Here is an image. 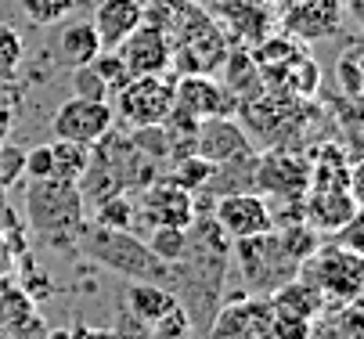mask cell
Listing matches in <instances>:
<instances>
[{
    "instance_id": "8992f818",
    "label": "cell",
    "mask_w": 364,
    "mask_h": 339,
    "mask_svg": "<svg viewBox=\"0 0 364 339\" xmlns=\"http://www.w3.org/2000/svg\"><path fill=\"white\" fill-rule=\"evenodd\" d=\"M252 188L271 195L274 203H299L310 188V159L292 149H267L256 156Z\"/></svg>"
},
{
    "instance_id": "d4e9b609",
    "label": "cell",
    "mask_w": 364,
    "mask_h": 339,
    "mask_svg": "<svg viewBox=\"0 0 364 339\" xmlns=\"http://www.w3.org/2000/svg\"><path fill=\"white\" fill-rule=\"evenodd\" d=\"M144 246L163 264H177L184 257V249H188V231L184 227H148Z\"/></svg>"
},
{
    "instance_id": "44dd1931",
    "label": "cell",
    "mask_w": 364,
    "mask_h": 339,
    "mask_svg": "<svg viewBox=\"0 0 364 339\" xmlns=\"http://www.w3.org/2000/svg\"><path fill=\"white\" fill-rule=\"evenodd\" d=\"M47 177L55 181H80L83 170L90 166V149H83V144H73V141H50L47 144Z\"/></svg>"
},
{
    "instance_id": "8fae6325",
    "label": "cell",
    "mask_w": 364,
    "mask_h": 339,
    "mask_svg": "<svg viewBox=\"0 0 364 339\" xmlns=\"http://www.w3.org/2000/svg\"><path fill=\"white\" fill-rule=\"evenodd\" d=\"M173 109L202 123L213 116H238L242 105L217 76H177L173 80Z\"/></svg>"
},
{
    "instance_id": "83f0119b",
    "label": "cell",
    "mask_w": 364,
    "mask_h": 339,
    "mask_svg": "<svg viewBox=\"0 0 364 339\" xmlns=\"http://www.w3.org/2000/svg\"><path fill=\"white\" fill-rule=\"evenodd\" d=\"M73 98H87V102H109L112 94L105 87V80H101L90 65L83 69H73Z\"/></svg>"
},
{
    "instance_id": "3957f363",
    "label": "cell",
    "mask_w": 364,
    "mask_h": 339,
    "mask_svg": "<svg viewBox=\"0 0 364 339\" xmlns=\"http://www.w3.org/2000/svg\"><path fill=\"white\" fill-rule=\"evenodd\" d=\"M314 293L325 300V307H346L360 300L364 293V257L360 249H350L343 242L336 246H318L303 264L299 274Z\"/></svg>"
},
{
    "instance_id": "4dcf8cb0",
    "label": "cell",
    "mask_w": 364,
    "mask_h": 339,
    "mask_svg": "<svg viewBox=\"0 0 364 339\" xmlns=\"http://www.w3.org/2000/svg\"><path fill=\"white\" fill-rule=\"evenodd\" d=\"M15 271H18V253L11 246V238L0 231V281H8Z\"/></svg>"
},
{
    "instance_id": "2e32d148",
    "label": "cell",
    "mask_w": 364,
    "mask_h": 339,
    "mask_svg": "<svg viewBox=\"0 0 364 339\" xmlns=\"http://www.w3.org/2000/svg\"><path fill=\"white\" fill-rule=\"evenodd\" d=\"M144 22V0H94L90 26L101 40V51L119 47Z\"/></svg>"
},
{
    "instance_id": "1f68e13d",
    "label": "cell",
    "mask_w": 364,
    "mask_h": 339,
    "mask_svg": "<svg viewBox=\"0 0 364 339\" xmlns=\"http://www.w3.org/2000/svg\"><path fill=\"white\" fill-rule=\"evenodd\" d=\"M69 332H73V339H116L112 328H90V325H83V321L69 325Z\"/></svg>"
},
{
    "instance_id": "484cf974",
    "label": "cell",
    "mask_w": 364,
    "mask_h": 339,
    "mask_svg": "<svg viewBox=\"0 0 364 339\" xmlns=\"http://www.w3.org/2000/svg\"><path fill=\"white\" fill-rule=\"evenodd\" d=\"M18 8L33 26H58L73 15L76 0H18Z\"/></svg>"
},
{
    "instance_id": "7c38bea8",
    "label": "cell",
    "mask_w": 364,
    "mask_h": 339,
    "mask_svg": "<svg viewBox=\"0 0 364 339\" xmlns=\"http://www.w3.org/2000/svg\"><path fill=\"white\" fill-rule=\"evenodd\" d=\"M360 220V195L353 188H306L303 195V224L318 235H339Z\"/></svg>"
},
{
    "instance_id": "4fadbf2b",
    "label": "cell",
    "mask_w": 364,
    "mask_h": 339,
    "mask_svg": "<svg viewBox=\"0 0 364 339\" xmlns=\"http://www.w3.org/2000/svg\"><path fill=\"white\" fill-rule=\"evenodd\" d=\"M343 0H285L282 8V29L296 36L299 43L306 40H328L343 26Z\"/></svg>"
},
{
    "instance_id": "f546056e",
    "label": "cell",
    "mask_w": 364,
    "mask_h": 339,
    "mask_svg": "<svg viewBox=\"0 0 364 339\" xmlns=\"http://www.w3.org/2000/svg\"><path fill=\"white\" fill-rule=\"evenodd\" d=\"M18 112H22V94H18L11 83H0V144L8 141V134H11Z\"/></svg>"
},
{
    "instance_id": "277c9868",
    "label": "cell",
    "mask_w": 364,
    "mask_h": 339,
    "mask_svg": "<svg viewBox=\"0 0 364 339\" xmlns=\"http://www.w3.org/2000/svg\"><path fill=\"white\" fill-rule=\"evenodd\" d=\"M231 257L249 285L252 296H271L274 289H282L285 281H292L299 274V260L289 253L282 231H267V235H252V238H235L231 242Z\"/></svg>"
},
{
    "instance_id": "30bf717a",
    "label": "cell",
    "mask_w": 364,
    "mask_h": 339,
    "mask_svg": "<svg viewBox=\"0 0 364 339\" xmlns=\"http://www.w3.org/2000/svg\"><path fill=\"white\" fill-rule=\"evenodd\" d=\"M112 127H116L112 105L87 102V98H69L50 119V130H55L58 141H73V144H83V149H94Z\"/></svg>"
},
{
    "instance_id": "6da1fadb",
    "label": "cell",
    "mask_w": 364,
    "mask_h": 339,
    "mask_svg": "<svg viewBox=\"0 0 364 339\" xmlns=\"http://www.w3.org/2000/svg\"><path fill=\"white\" fill-rule=\"evenodd\" d=\"M26 224L36 242L73 257L87 224V203L80 195V184L55 177L26 181Z\"/></svg>"
},
{
    "instance_id": "603a6c76",
    "label": "cell",
    "mask_w": 364,
    "mask_h": 339,
    "mask_svg": "<svg viewBox=\"0 0 364 339\" xmlns=\"http://www.w3.org/2000/svg\"><path fill=\"white\" fill-rule=\"evenodd\" d=\"M22 62H26V43H22L18 29L0 22V83H15L26 69Z\"/></svg>"
},
{
    "instance_id": "836d02e7",
    "label": "cell",
    "mask_w": 364,
    "mask_h": 339,
    "mask_svg": "<svg viewBox=\"0 0 364 339\" xmlns=\"http://www.w3.org/2000/svg\"><path fill=\"white\" fill-rule=\"evenodd\" d=\"M8 335H11V328L4 325V318H0V339H8Z\"/></svg>"
},
{
    "instance_id": "e0dca14e",
    "label": "cell",
    "mask_w": 364,
    "mask_h": 339,
    "mask_svg": "<svg viewBox=\"0 0 364 339\" xmlns=\"http://www.w3.org/2000/svg\"><path fill=\"white\" fill-rule=\"evenodd\" d=\"M101 55V40L94 33L90 22L83 18H73V22H62V29L55 33V62L62 69H83L90 65L94 58Z\"/></svg>"
},
{
    "instance_id": "ffe728a7",
    "label": "cell",
    "mask_w": 364,
    "mask_h": 339,
    "mask_svg": "<svg viewBox=\"0 0 364 339\" xmlns=\"http://www.w3.org/2000/svg\"><path fill=\"white\" fill-rule=\"evenodd\" d=\"M360 300L346 307H325L310 325V339H360Z\"/></svg>"
},
{
    "instance_id": "5bb4252c",
    "label": "cell",
    "mask_w": 364,
    "mask_h": 339,
    "mask_svg": "<svg viewBox=\"0 0 364 339\" xmlns=\"http://www.w3.org/2000/svg\"><path fill=\"white\" fill-rule=\"evenodd\" d=\"M256 152V144L249 141V134L242 130V123L235 116H213V119H202L198 134H195V156L210 159L213 166L220 163H235Z\"/></svg>"
},
{
    "instance_id": "ac0fdd59",
    "label": "cell",
    "mask_w": 364,
    "mask_h": 339,
    "mask_svg": "<svg viewBox=\"0 0 364 339\" xmlns=\"http://www.w3.org/2000/svg\"><path fill=\"white\" fill-rule=\"evenodd\" d=\"M220 72H224L220 83L235 94L238 105H249V102H256V98H264V94H267L264 90V76H259V65H256L249 47H231L224 65H220Z\"/></svg>"
},
{
    "instance_id": "ba28073f",
    "label": "cell",
    "mask_w": 364,
    "mask_h": 339,
    "mask_svg": "<svg viewBox=\"0 0 364 339\" xmlns=\"http://www.w3.org/2000/svg\"><path fill=\"white\" fill-rule=\"evenodd\" d=\"M195 220V195L173 184L170 177H155L141 188L137 199V224L144 227H191Z\"/></svg>"
},
{
    "instance_id": "9c48e42d",
    "label": "cell",
    "mask_w": 364,
    "mask_h": 339,
    "mask_svg": "<svg viewBox=\"0 0 364 339\" xmlns=\"http://www.w3.org/2000/svg\"><path fill=\"white\" fill-rule=\"evenodd\" d=\"M210 217L220 224V231L235 238H252V235H267L274 231L271 203L259 191H231V195H217Z\"/></svg>"
},
{
    "instance_id": "7402d4cb",
    "label": "cell",
    "mask_w": 364,
    "mask_h": 339,
    "mask_svg": "<svg viewBox=\"0 0 364 339\" xmlns=\"http://www.w3.org/2000/svg\"><path fill=\"white\" fill-rule=\"evenodd\" d=\"M94 224L101 227H116V231H137V203L127 199V191H119V195L97 203L94 213H87Z\"/></svg>"
},
{
    "instance_id": "9a60e30c",
    "label": "cell",
    "mask_w": 364,
    "mask_h": 339,
    "mask_svg": "<svg viewBox=\"0 0 364 339\" xmlns=\"http://www.w3.org/2000/svg\"><path fill=\"white\" fill-rule=\"evenodd\" d=\"M112 51L119 55V62H123V69L130 76L170 72V43H166V36L159 29L148 26V22H141L119 47H112Z\"/></svg>"
},
{
    "instance_id": "cb8c5ba5",
    "label": "cell",
    "mask_w": 364,
    "mask_h": 339,
    "mask_svg": "<svg viewBox=\"0 0 364 339\" xmlns=\"http://www.w3.org/2000/svg\"><path fill=\"white\" fill-rule=\"evenodd\" d=\"M173 184H181L184 191H202L205 184H210V177H213V163L210 159H202V156H184V159H173L170 163V173H166Z\"/></svg>"
},
{
    "instance_id": "4316f807",
    "label": "cell",
    "mask_w": 364,
    "mask_h": 339,
    "mask_svg": "<svg viewBox=\"0 0 364 339\" xmlns=\"http://www.w3.org/2000/svg\"><path fill=\"white\" fill-rule=\"evenodd\" d=\"M336 80H339V87H343V98H350V102H360V47L357 43H350L346 51L339 55V62H336Z\"/></svg>"
},
{
    "instance_id": "d6a6232c",
    "label": "cell",
    "mask_w": 364,
    "mask_h": 339,
    "mask_svg": "<svg viewBox=\"0 0 364 339\" xmlns=\"http://www.w3.org/2000/svg\"><path fill=\"white\" fill-rule=\"evenodd\" d=\"M47 339H73L69 328H55V332H47Z\"/></svg>"
},
{
    "instance_id": "5b68a950",
    "label": "cell",
    "mask_w": 364,
    "mask_h": 339,
    "mask_svg": "<svg viewBox=\"0 0 364 339\" xmlns=\"http://www.w3.org/2000/svg\"><path fill=\"white\" fill-rule=\"evenodd\" d=\"M173 72H155V76H130L119 90H112V116L123 123V130L141 127H159L173 109Z\"/></svg>"
},
{
    "instance_id": "52a82bcc",
    "label": "cell",
    "mask_w": 364,
    "mask_h": 339,
    "mask_svg": "<svg viewBox=\"0 0 364 339\" xmlns=\"http://www.w3.org/2000/svg\"><path fill=\"white\" fill-rule=\"evenodd\" d=\"M205 339H274L271 335V300L267 296H231L205 325Z\"/></svg>"
},
{
    "instance_id": "f1b7e54d",
    "label": "cell",
    "mask_w": 364,
    "mask_h": 339,
    "mask_svg": "<svg viewBox=\"0 0 364 339\" xmlns=\"http://www.w3.org/2000/svg\"><path fill=\"white\" fill-rule=\"evenodd\" d=\"M90 69H94L101 80H105L109 94H112V90H119V87L130 80V72L123 69V62H119V55H116V51H101V55L90 62Z\"/></svg>"
},
{
    "instance_id": "d6986e66",
    "label": "cell",
    "mask_w": 364,
    "mask_h": 339,
    "mask_svg": "<svg viewBox=\"0 0 364 339\" xmlns=\"http://www.w3.org/2000/svg\"><path fill=\"white\" fill-rule=\"evenodd\" d=\"M127 307V314L134 318V321H141V325H159L163 318H170L181 303H177V296L170 293L166 285H151V281H130L127 285V300H123Z\"/></svg>"
},
{
    "instance_id": "7a4b0ae2",
    "label": "cell",
    "mask_w": 364,
    "mask_h": 339,
    "mask_svg": "<svg viewBox=\"0 0 364 339\" xmlns=\"http://www.w3.org/2000/svg\"><path fill=\"white\" fill-rule=\"evenodd\" d=\"M76 253L87 257L90 264H97L101 271H112V274H119L127 281H151V285H166V289L173 281V267L155 257L137 231L101 227L90 217H87V224L80 231Z\"/></svg>"
}]
</instances>
